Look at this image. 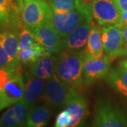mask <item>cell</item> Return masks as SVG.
Wrapping results in <instances>:
<instances>
[{
	"mask_svg": "<svg viewBox=\"0 0 127 127\" xmlns=\"http://www.w3.org/2000/svg\"><path fill=\"white\" fill-rule=\"evenodd\" d=\"M85 52L81 51L63 50L57 58L55 74L64 83L73 88H79L83 83V69Z\"/></svg>",
	"mask_w": 127,
	"mask_h": 127,
	"instance_id": "1",
	"label": "cell"
},
{
	"mask_svg": "<svg viewBox=\"0 0 127 127\" xmlns=\"http://www.w3.org/2000/svg\"><path fill=\"white\" fill-rule=\"evenodd\" d=\"M93 127H126L127 115L109 100L101 98L96 102Z\"/></svg>",
	"mask_w": 127,
	"mask_h": 127,
	"instance_id": "2",
	"label": "cell"
},
{
	"mask_svg": "<svg viewBox=\"0 0 127 127\" xmlns=\"http://www.w3.org/2000/svg\"><path fill=\"white\" fill-rule=\"evenodd\" d=\"M52 10L45 0H23L21 18L28 29L50 22Z\"/></svg>",
	"mask_w": 127,
	"mask_h": 127,
	"instance_id": "3",
	"label": "cell"
},
{
	"mask_svg": "<svg viewBox=\"0 0 127 127\" xmlns=\"http://www.w3.org/2000/svg\"><path fill=\"white\" fill-rule=\"evenodd\" d=\"M29 30L48 53L57 54L65 49L64 38L59 35L50 22H46Z\"/></svg>",
	"mask_w": 127,
	"mask_h": 127,
	"instance_id": "4",
	"label": "cell"
},
{
	"mask_svg": "<svg viewBox=\"0 0 127 127\" xmlns=\"http://www.w3.org/2000/svg\"><path fill=\"white\" fill-rule=\"evenodd\" d=\"M71 86L62 82L54 74L46 81L44 93L41 100L50 107L59 109L64 107Z\"/></svg>",
	"mask_w": 127,
	"mask_h": 127,
	"instance_id": "5",
	"label": "cell"
},
{
	"mask_svg": "<svg viewBox=\"0 0 127 127\" xmlns=\"http://www.w3.org/2000/svg\"><path fill=\"white\" fill-rule=\"evenodd\" d=\"M92 15L100 26H119L121 11L114 0H95L92 8Z\"/></svg>",
	"mask_w": 127,
	"mask_h": 127,
	"instance_id": "6",
	"label": "cell"
},
{
	"mask_svg": "<svg viewBox=\"0 0 127 127\" xmlns=\"http://www.w3.org/2000/svg\"><path fill=\"white\" fill-rule=\"evenodd\" d=\"M86 18L84 14L75 9L66 13L52 11L50 23L55 28L59 35L64 38Z\"/></svg>",
	"mask_w": 127,
	"mask_h": 127,
	"instance_id": "7",
	"label": "cell"
},
{
	"mask_svg": "<svg viewBox=\"0 0 127 127\" xmlns=\"http://www.w3.org/2000/svg\"><path fill=\"white\" fill-rule=\"evenodd\" d=\"M64 109L67 110L71 115L72 121L70 127L83 126L89 114L86 100L73 87H71L68 93Z\"/></svg>",
	"mask_w": 127,
	"mask_h": 127,
	"instance_id": "8",
	"label": "cell"
},
{
	"mask_svg": "<svg viewBox=\"0 0 127 127\" xmlns=\"http://www.w3.org/2000/svg\"><path fill=\"white\" fill-rule=\"evenodd\" d=\"M112 59L107 55L97 59H85L83 69V83L90 86L97 80L107 77L110 71Z\"/></svg>",
	"mask_w": 127,
	"mask_h": 127,
	"instance_id": "9",
	"label": "cell"
},
{
	"mask_svg": "<svg viewBox=\"0 0 127 127\" xmlns=\"http://www.w3.org/2000/svg\"><path fill=\"white\" fill-rule=\"evenodd\" d=\"M104 52L112 60L117 57L119 52L125 45L122 28L115 25H105L101 28Z\"/></svg>",
	"mask_w": 127,
	"mask_h": 127,
	"instance_id": "10",
	"label": "cell"
},
{
	"mask_svg": "<svg viewBox=\"0 0 127 127\" xmlns=\"http://www.w3.org/2000/svg\"><path fill=\"white\" fill-rule=\"evenodd\" d=\"M25 92V81L20 72L17 73L4 89L0 91V108L3 109L22 100Z\"/></svg>",
	"mask_w": 127,
	"mask_h": 127,
	"instance_id": "11",
	"label": "cell"
},
{
	"mask_svg": "<svg viewBox=\"0 0 127 127\" xmlns=\"http://www.w3.org/2000/svg\"><path fill=\"white\" fill-rule=\"evenodd\" d=\"M32 106L24 100H19L9 108L0 118V127H16L25 126Z\"/></svg>",
	"mask_w": 127,
	"mask_h": 127,
	"instance_id": "12",
	"label": "cell"
},
{
	"mask_svg": "<svg viewBox=\"0 0 127 127\" xmlns=\"http://www.w3.org/2000/svg\"><path fill=\"white\" fill-rule=\"evenodd\" d=\"M17 29L16 28H11L5 30L0 33V39L13 66L19 69L20 45L19 33Z\"/></svg>",
	"mask_w": 127,
	"mask_h": 127,
	"instance_id": "13",
	"label": "cell"
},
{
	"mask_svg": "<svg viewBox=\"0 0 127 127\" xmlns=\"http://www.w3.org/2000/svg\"><path fill=\"white\" fill-rule=\"evenodd\" d=\"M92 26V20L86 18L68 35L64 38L65 48L80 51L86 45Z\"/></svg>",
	"mask_w": 127,
	"mask_h": 127,
	"instance_id": "14",
	"label": "cell"
},
{
	"mask_svg": "<svg viewBox=\"0 0 127 127\" xmlns=\"http://www.w3.org/2000/svg\"><path fill=\"white\" fill-rule=\"evenodd\" d=\"M24 81L25 92L23 100L32 107L42 99L45 87V80L28 73L26 75Z\"/></svg>",
	"mask_w": 127,
	"mask_h": 127,
	"instance_id": "15",
	"label": "cell"
},
{
	"mask_svg": "<svg viewBox=\"0 0 127 127\" xmlns=\"http://www.w3.org/2000/svg\"><path fill=\"white\" fill-rule=\"evenodd\" d=\"M85 59H97L104 56V48L101 36V29L97 24L91 26L85 50Z\"/></svg>",
	"mask_w": 127,
	"mask_h": 127,
	"instance_id": "16",
	"label": "cell"
},
{
	"mask_svg": "<svg viewBox=\"0 0 127 127\" xmlns=\"http://www.w3.org/2000/svg\"><path fill=\"white\" fill-rule=\"evenodd\" d=\"M57 57L52 54L44 55L31 66L30 73L47 81L55 73V65Z\"/></svg>",
	"mask_w": 127,
	"mask_h": 127,
	"instance_id": "17",
	"label": "cell"
},
{
	"mask_svg": "<svg viewBox=\"0 0 127 127\" xmlns=\"http://www.w3.org/2000/svg\"><path fill=\"white\" fill-rule=\"evenodd\" d=\"M106 81L114 91L127 97V68L120 66L112 68L107 76Z\"/></svg>",
	"mask_w": 127,
	"mask_h": 127,
	"instance_id": "18",
	"label": "cell"
},
{
	"mask_svg": "<svg viewBox=\"0 0 127 127\" xmlns=\"http://www.w3.org/2000/svg\"><path fill=\"white\" fill-rule=\"evenodd\" d=\"M50 117L51 112L47 104L40 105L36 107H32L28 115L25 127H45L50 121Z\"/></svg>",
	"mask_w": 127,
	"mask_h": 127,
	"instance_id": "19",
	"label": "cell"
},
{
	"mask_svg": "<svg viewBox=\"0 0 127 127\" xmlns=\"http://www.w3.org/2000/svg\"><path fill=\"white\" fill-rule=\"evenodd\" d=\"M48 53L45 48L38 42L37 45L28 48L21 49L19 52L20 62L25 65H30L35 63L37 60L40 59L42 56L48 55Z\"/></svg>",
	"mask_w": 127,
	"mask_h": 127,
	"instance_id": "20",
	"label": "cell"
},
{
	"mask_svg": "<svg viewBox=\"0 0 127 127\" xmlns=\"http://www.w3.org/2000/svg\"><path fill=\"white\" fill-rule=\"evenodd\" d=\"M0 26L18 28L21 26L20 19L15 17L4 6L0 4Z\"/></svg>",
	"mask_w": 127,
	"mask_h": 127,
	"instance_id": "21",
	"label": "cell"
},
{
	"mask_svg": "<svg viewBox=\"0 0 127 127\" xmlns=\"http://www.w3.org/2000/svg\"><path fill=\"white\" fill-rule=\"evenodd\" d=\"M53 12L66 13L76 9L75 0H48Z\"/></svg>",
	"mask_w": 127,
	"mask_h": 127,
	"instance_id": "22",
	"label": "cell"
},
{
	"mask_svg": "<svg viewBox=\"0 0 127 127\" xmlns=\"http://www.w3.org/2000/svg\"><path fill=\"white\" fill-rule=\"evenodd\" d=\"M38 43L36 40L35 36L32 33V32L25 27L22 28L21 32H19V45L20 50L32 47Z\"/></svg>",
	"mask_w": 127,
	"mask_h": 127,
	"instance_id": "23",
	"label": "cell"
},
{
	"mask_svg": "<svg viewBox=\"0 0 127 127\" xmlns=\"http://www.w3.org/2000/svg\"><path fill=\"white\" fill-rule=\"evenodd\" d=\"M95 0H75L76 9L83 14L88 19L92 20V8Z\"/></svg>",
	"mask_w": 127,
	"mask_h": 127,
	"instance_id": "24",
	"label": "cell"
},
{
	"mask_svg": "<svg viewBox=\"0 0 127 127\" xmlns=\"http://www.w3.org/2000/svg\"><path fill=\"white\" fill-rule=\"evenodd\" d=\"M72 121L71 115L67 110L64 109L59 112L55 120V127H70L71 123Z\"/></svg>",
	"mask_w": 127,
	"mask_h": 127,
	"instance_id": "25",
	"label": "cell"
},
{
	"mask_svg": "<svg viewBox=\"0 0 127 127\" xmlns=\"http://www.w3.org/2000/svg\"><path fill=\"white\" fill-rule=\"evenodd\" d=\"M0 68H6L11 71H18V69L15 68L13 66L9 56L2 45L1 39H0Z\"/></svg>",
	"mask_w": 127,
	"mask_h": 127,
	"instance_id": "26",
	"label": "cell"
},
{
	"mask_svg": "<svg viewBox=\"0 0 127 127\" xmlns=\"http://www.w3.org/2000/svg\"><path fill=\"white\" fill-rule=\"evenodd\" d=\"M18 72V71H11L6 68H0V91L4 89L8 82Z\"/></svg>",
	"mask_w": 127,
	"mask_h": 127,
	"instance_id": "27",
	"label": "cell"
},
{
	"mask_svg": "<svg viewBox=\"0 0 127 127\" xmlns=\"http://www.w3.org/2000/svg\"><path fill=\"white\" fill-rule=\"evenodd\" d=\"M121 12L127 11V0H114Z\"/></svg>",
	"mask_w": 127,
	"mask_h": 127,
	"instance_id": "28",
	"label": "cell"
},
{
	"mask_svg": "<svg viewBox=\"0 0 127 127\" xmlns=\"http://www.w3.org/2000/svg\"><path fill=\"white\" fill-rule=\"evenodd\" d=\"M127 25V11L121 12V19H120V23L119 27H124Z\"/></svg>",
	"mask_w": 127,
	"mask_h": 127,
	"instance_id": "29",
	"label": "cell"
},
{
	"mask_svg": "<svg viewBox=\"0 0 127 127\" xmlns=\"http://www.w3.org/2000/svg\"><path fill=\"white\" fill-rule=\"evenodd\" d=\"M124 57L127 58V45H125L120 50V51L119 52L118 55H117V57Z\"/></svg>",
	"mask_w": 127,
	"mask_h": 127,
	"instance_id": "30",
	"label": "cell"
},
{
	"mask_svg": "<svg viewBox=\"0 0 127 127\" xmlns=\"http://www.w3.org/2000/svg\"><path fill=\"white\" fill-rule=\"evenodd\" d=\"M122 31L124 40V42H125V45H127V25L122 28Z\"/></svg>",
	"mask_w": 127,
	"mask_h": 127,
	"instance_id": "31",
	"label": "cell"
},
{
	"mask_svg": "<svg viewBox=\"0 0 127 127\" xmlns=\"http://www.w3.org/2000/svg\"><path fill=\"white\" fill-rule=\"evenodd\" d=\"M119 66L123 67V68H127V59L121 61L120 63H119Z\"/></svg>",
	"mask_w": 127,
	"mask_h": 127,
	"instance_id": "32",
	"label": "cell"
},
{
	"mask_svg": "<svg viewBox=\"0 0 127 127\" xmlns=\"http://www.w3.org/2000/svg\"><path fill=\"white\" fill-rule=\"evenodd\" d=\"M0 110H1V108H0Z\"/></svg>",
	"mask_w": 127,
	"mask_h": 127,
	"instance_id": "33",
	"label": "cell"
}]
</instances>
